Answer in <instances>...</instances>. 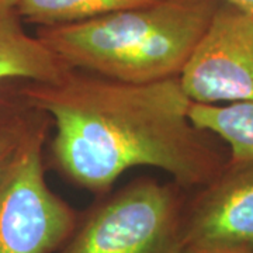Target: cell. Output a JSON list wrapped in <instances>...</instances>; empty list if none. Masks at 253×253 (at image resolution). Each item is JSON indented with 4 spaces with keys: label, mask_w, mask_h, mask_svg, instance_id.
Returning <instances> with one entry per match:
<instances>
[{
    "label": "cell",
    "mask_w": 253,
    "mask_h": 253,
    "mask_svg": "<svg viewBox=\"0 0 253 253\" xmlns=\"http://www.w3.org/2000/svg\"><path fill=\"white\" fill-rule=\"evenodd\" d=\"M27 103L20 96L18 89L13 91L6 84L0 86V129L27 109Z\"/></svg>",
    "instance_id": "obj_11"
},
{
    "label": "cell",
    "mask_w": 253,
    "mask_h": 253,
    "mask_svg": "<svg viewBox=\"0 0 253 253\" xmlns=\"http://www.w3.org/2000/svg\"><path fill=\"white\" fill-rule=\"evenodd\" d=\"M154 1L156 0H18V10L24 21L48 27L81 23Z\"/></svg>",
    "instance_id": "obj_9"
},
{
    "label": "cell",
    "mask_w": 253,
    "mask_h": 253,
    "mask_svg": "<svg viewBox=\"0 0 253 253\" xmlns=\"http://www.w3.org/2000/svg\"><path fill=\"white\" fill-rule=\"evenodd\" d=\"M51 126L45 113L33 109L0 176V253H56L76 228L79 214L46 181L44 146Z\"/></svg>",
    "instance_id": "obj_4"
},
{
    "label": "cell",
    "mask_w": 253,
    "mask_h": 253,
    "mask_svg": "<svg viewBox=\"0 0 253 253\" xmlns=\"http://www.w3.org/2000/svg\"><path fill=\"white\" fill-rule=\"evenodd\" d=\"M187 190L136 177L79 214L56 253H187L183 236Z\"/></svg>",
    "instance_id": "obj_3"
},
{
    "label": "cell",
    "mask_w": 253,
    "mask_h": 253,
    "mask_svg": "<svg viewBox=\"0 0 253 253\" xmlns=\"http://www.w3.org/2000/svg\"><path fill=\"white\" fill-rule=\"evenodd\" d=\"M18 93L51 118L52 168L97 199L132 168L159 169L190 191L229 162L224 142L191 123L179 76L129 83L72 69L58 83H23Z\"/></svg>",
    "instance_id": "obj_1"
},
{
    "label": "cell",
    "mask_w": 253,
    "mask_h": 253,
    "mask_svg": "<svg viewBox=\"0 0 253 253\" xmlns=\"http://www.w3.org/2000/svg\"><path fill=\"white\" fill-rule=\"evenodd\" d=\"M221 1H225L229 4H234L239 9L245 10L248 13H252L253 14V0H221Z\"/></svg>",
    "instance_id": "obj_12"
},
{
    "label": "cell",
    "mask_w": 253,
    "mask_h": 253,
    "mask_svg": "<svg viewBox=\"0 0 253 253\" xmlns=\"http://www.w3.org/2000/svg\"><path fill=\"white\" fill-rule=\"evenodd\" d=\"M189 117L197 128L225 144L229 162H253V99L222 104L191 101Z\"/></svg>",
    "instance_id": "obj_8"
},
{
    "label": "cell",
    "mask_w": 253,
    "mask_h": 253,
    "mask_svg": "<svg viewBox=\"0 0 253 253\" xmlns=\"http://www.w3.org/2000/svg\"><path fill=\"white\" fill-rule=\"evenodd\" d=\"M31 113H33V109L28 106L27 109L14 118L10 124L0 129V176L7 168L13 155L17 151L21 138L27 129Z\"/></svg>",
    "instance_id": "obj_10"
},
{
    "label": "cell",
    "mask_w": 253,
    "mask_h": 253,
    "mask_svg": "<svg viewBox=\"0 0 253 253\" xmlns=\"http://www.w3.org/2000/svg\"><path fill=\"white\" fill-rule=\"evenodd\" d=\"M18 0H0V86L9 82L58 83L72 69L26 31Z\"/></svg>",
    "instance_id": "obj_7"
},
{
    "label": "cell",
    "mask_w": 253,
    "mask_h": 253,
    "mask_svg": "<svg viewBox=\"0 0 253 253\" xmlns=\"http://www.w3.org/2000/svg\"><path fill=\"white\" fill-rule=\"evenodd\" d=\"M187 253H253L246 251H214V252H187Z\"/></svg>",
    "instance_id": "obj_13"
},
{
    "label": "cell",
    "mask_w": 253,
    "mask_h": 253,
    "mask_svg": "<svg viewBox=\"0 0 253 253\" xmlns=\"http://www.w3.org/2000/svg\"><path fill=\"white\" fill-rule=\"evenodd\" d=\"M221 0H156L106 16L37 30L71 69L114 81L149 83L177 78Z\"/></svg>",
    "instance_id": "obj_2"
},
{
    "label": "cell",
    "mask_w": 253,
    "mask_h": 253,
    "mask_svg": "<svg viewBox=\"0 0 253 253\" xmlns=\"http://www.w3.org/2000/svg\"><path fill=\"white\" fill-rule=\"evenodd\" d=\"M179 78L194 103L253 99L252 13L221 1Z\"/></svg>",
    "instance_id": "obj_5"
},
{
    "label": "cell",
    "mask_w": 253,
    "mask_h": 253,
    "mask_svg": "<svg viewBox=\"0 0 253 253\" xmlns=\"http://www.w3.org/2000/svg\"><path fill=\"white\" fill-rule=\"evenodd\" d=\"M187 252H253V162H228L187 200L183 219Z\"/></svg>",
    "instance_id": "obj_6"
}]
</instances>
